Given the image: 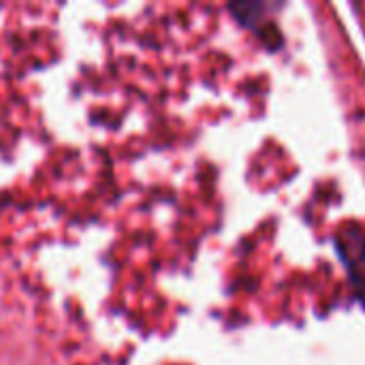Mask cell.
Here are the masks:
<instances>
[{
    "instance_id": "obj_1",
    "label": "cell",
    "mask_w": 365,
    "mask_h": 365,
    "mask_svg": "<svg viewBox=\"0 0 365 365\" xmlns=\"http://www.w3.org/2000/svg\"><path fill=\"white\" fill-rule=\"evenodd\" d=\"M340 248L353 276V284L365 302V233L357 227H351L340 237Z\"/></svg>"
}]
</instances>
